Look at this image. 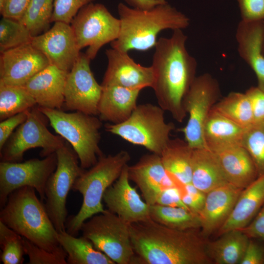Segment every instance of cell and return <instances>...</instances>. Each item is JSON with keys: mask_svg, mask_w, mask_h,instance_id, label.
<instances>
[{"mask_svg": "<svg viewBox=\"0 0 264 264\" xmlns=\"http://www.w3.org/2000/svg\"><path fill=\"white\" fill-rule=\"evenodd\" d=\"M6 0H0V13L2 11L5 3Z\"/></svg>", "mask_w": 264, "mask_h": 264, "instance_id": "obj_49", "label": "cell"}, {"mask_svg": "<svg viewBox=\"0 0 264 264\" xmlns=\"http://www.w3.org/2000/svg\"><path fill=\"white\" fill-rule=\"evenodd\" d=\"M57 158L55 153L42 159L32 158L23 162H0V207L5 204L9 195L24 186L34 188L40 199H45L47 181L55 170Z\"/></svg>", "mask_w": 264, "mask_h": 264, "instance_id": "obj_13", "label": "cell"}, {"mask_svg": "<svg viewBox=\"0 0 264 264\" xmlns=\"http://www.w3.org/2000/svg\"><path fill=\"white\" fill-rule=\"evenodd\" d=\"M140 90L117 86L103 87L98 106L99 118L113 124L124 122L136 107Z\"/></svg>", "mask_w": 264, "mask_h": 264, "instance_id": "obj_25", "label": "cell"}, {"mask_svg": "<svg viewBox=\"0 0 264 264\" xmlns=\"http://www.w3.org/2000/svg\"><path fill=\"white\" fill-rule=\"evenodd\" d=\"M211 151L216 156L228 182L237 188H245L258 176L252 159L242 145L228 146Z\"/></svg>", "mask_w": 264, "mask_h": 264, "instance_id": "obj_23", "label": "cell"}, {"mask_svg": "<svg viewBox=\"0 0 264 264\" xmlns=\"http://www.w3.org/2000/svg\"><path fill=\"white\" fill-rule=\"evenodd\" d=\"M130 159V154L125 150L113 155L103 154L93 166L85 170L78 177L72 190L82 194L83 202L77 214L66 220L67 233L77 236L86 220L105 211L102 204L104 193L118 179Z\"/></svg>", "mask_w": 264, "mask_h": 264, "instance_id": "obj_5", "label": "cell"}, {"mask_svg": "<svg viewBox=\"0 0 264 264\" xmlns=\"http://www.w3.org/2000/svg\"><path fill=\"white\" fill-rule=\"evenodd\" d=\"M249 238L242 230H232L222 233L213 241L206 242V253L216 264H240Z\"/></svg>", "mask_w": 264, "mask_h": 264, "instance_id": "obj_28", "label": "cell"}, {"mask_svg": "<svg viewBox=\"0 0 264 264\" xmlns=\"http://www.w3.org/2000/svg\"><path fill=\"white\" fill-rule=\"evenodd\" d=\"M242 145L251 156L258 176L264 174V121L255 122L245 129Z\"/></svg>", "mask_w": 264, "mask_h": 264, "instance_id": "obj_37", "label": "cell"}, {"mask_svg": "<svg viewBox=\"0 0 264 264\" xmlns=\"http://www.w3.org/2000/svg\"><path fill=\"white\" fill-rule=\"evenodd\" d=\"M80 50L88 47L85 54L94 59L101 47L116 40L120 22L101 3H90L82 7L70 23Z\"/></svg>", "mask_w": 264, "mask_h": 264, "instance_id": "obj_11", "label": "cell"}, {"mask_svg": "<svg viewBox=\"0 0 264 264\" xmlns=\"http://www.w3.org/2000/svg\"><path fill=\"white\" fill-rule=\"evenodd\" d=\"M164 111L160 106L150 103L137 105L126 121L117 124H107L105 130L160 155L175 129L173 123L166 122Z\"/></svg>", "mask_w": 264, "mask_h": 264, "instance_id": "obj_7", "label": "cell"}, {"mask_svg": "<svg viewBox=\"0 0 264 264\" xmlns=\"http://www.w3.org/2000/svg\"><path fill=\"white\" fill-rule=\"evenodd\" d=\"M264 205V174L243 189L228 218L217 231L219 236L248 225Z\"/></svg>", "mask_w": 264, "mask_h": 264, "instance_id": "obj_24", "label": "cell"}, {"mask_svg": "<svg viewBox=\"0 0 264 264\" xmlns=\"http://www.w3.org/2000/svg\"><path fill=\"white\" fill-rule=\"evenodd\" d=\"M263 21L239 23L236 33L241 58L256 74L258 87L264 91V54L263 52Z\"/></svg>", "mask_w": 264, "mask_h": 264, "instance_id": "obj_22", "label": "cell"}, {"mask_svg": "<svg viewBox=\"0 0 264 264\" xmlns=\"http://www.w3.org/2000/svg\"><path fill=\"white\" fill-rule=\"evenodd\" d=\"M150 217L165 226L179 230L200 229L198 214L181 207L154 204L150 206Z\"/></svg>", "mask_w": 264, "mask_h": 264, "instance_id": "obj_31", "label": "cell"}, {"mask_svg": "<svg viewBox=\"0 0 264 264\" xmlns=\"http://www.w3.org/2000/svg\"><path fill=\"white\" fill-rule=\"evenodd\" d=\"M242 190L228 183L206 193L204 204L198 214L200 233L204 237L217 231L224 224Z\"/></svg>", "mask_w": 264, "mask_h": 264, "instance_id": "obj_20", "label": "cell"}, {"mask_svg": "<svg viewBox=\"0 0 264 264\" xmlns=\"http://www.w3.org/2000/svg\"><path fill=\"white\" fill-rule=\"evenodd\" d=\"M193 149L185 140L170 139L160 155L167 172L184 184L191 183Z\"/></svg>", "mask_w": 264, "mask_h": 264, "instance_id": "obj_29", "label": "cell"}, {"mask_svg": "<svg viewBox=\"0 0 264 264\" xmlns=\"http://www.w3.org/2000/svg\"><path fill=\"white\" fill-rule=\"evenodd\" d=\"M218 81L206 73L196 76L184 96L182 104L189 118L186 125L178 130L193 149L207 148L203 136L204 127L209 113L220 100Z\"/></svg>", "mask_w": 264, "mask_h": 264, "instance_id": "obj_12", "label": "cell"}, {"mask_svg": "<svg viewBox=\"0 0 264 264\" xmlns=\"http://www.w3.org/2000/svg\"><path fill=\"white\" fill-rule=\"evenodd\" d=\"M49 64L45 55L27 44L0 53V82L23 86Z\"/></svg>", "mask_w": 264, "mask_h": 264, "instance_id": "obj_16", "label": "cell"}, {"mask_svg": "<svg viewBox=\"0 0 264 264\" xmlns=\"http://www.w3.org/2000/svg\"><path fill=\"white\" fill-rule=\"evenodd\" d=\"M68 72L49 65L23 86L39 107L61 110L64 105V89Z\"/></svg>", "mask_w": 264, "mask_h": 264, "instance_id": "obj_21", "label": "cell"}, {"mask_svg": "<svg viewBox=\"0 0 264 264\" xmlns=\"http://www.w3.org/2000/svg\"><path fill=\"white\" fill-rule=\"evenodd\" d=\"M36 102L24 86L0 82V120L30 110Z\"/></svg>", "mask_w": 264, "mask_h": 264, "instance_id": "obj_33", "label": "cell"}, {"mask_svg": "<svg viewBox=\"0 0 264 264\" xmlns=\"http://www.w3.org/2000/svg\"><path fill=\"white\" fill-rule=\"evenodd\" d=\"M245 93L251 105L254 123L264 121V91L258 87H252Z\"/></svg>", "mask_w": 264, "mask_h": 264, "instance_id": "obj_43", "label": "cell"}, {"mask_svg": "<svg viewBox=\"0 0 264 264\" xmlns=\"http://www.w3.org/2000/svg\"><path fill=\"white\" fill-rule=\"evenodd\" d=\"M187 36L181 29L170 38L161 37L154 46L151 66L154 76L152 88L158 106L181 123L187 113L183 100L196 77L197 63L188 52Z\"/></svg>", "mask_w": 264, "mask_h": 264, "instance_id": "obj_2", "label": "cell"}, {"mask_svg": "<svg viewBox=\"0 0 264 264\" xmlns=\"http://www.w3.org/2000/svg\"><path fill=\"white\" fill-rule=\"evenodd\" d=\"M39 108L56 132L71 145L83 169H88L103 155L99 146L102 126L99 118L79 111Z\"/></svg>", "mask_w": 264, "mask_h": 264, "instance_id": "obj_6", "label": "cell"}, {"mask_svg": "<svg viewBox=\"0 0 264 264\" xmlns=\"http://www.w3.org/2000/svg\"><path fill=\"white\" fill-rule=\"evenodd\" d=\"M240 230L249 238L264 242V205L251 222Z\"/></svg>", "mask_w": 264, "mask_h": 264, "instance_id": "obj_47", "label": "cell"}, {"mask_svg": "<svg viewBox=\"0 0 264 264\" xmlns=\"http://www.w3.org/2000/svg\"><path fill=\"white\" fill-rule=\"evenodd\" d=\"M245 129L211 109L204 127L206 147L213 151L221 147L242 145Z\"/></svg>", "mask_w": 264, "mask_h": 264, "instance_id": "obj_27", "label": "cell"}, {"mask_svg": "<svg viewBox=\"0 0 264 264\" xmlns=\"http://www.w3.org/2000/svg\"><path fill=\"white\" fill-rule=\"evenodd\" d=\"M117 10L120 33L110 45L111 48L124 52L148 50L155 46L161 31L183 30L190 24L188 17L168 2L148 9L133 8L120 2Z\"/></svg>", "mask_w": 264, "mask_h": 264, "instance_id": "obj_3", "label": "cell"}, {"mask_svg": "<svg viewBox=\"0 0 264 264\" xmlns=\"http://www.w3.org/2000/svg\"><path fill=\"white\" fill-rule=\"evenodd\" d=\"M242 20L264 21V0H237Z\"/></svg>", "mask_w": 264, "mask_h": 264, "instance_id": "obj_41", "label": "cell"}, {"mask_svg": "<svg viewBox=\"0 0 264 264\" xmlns=\"http://www.w3.org/2000/svg\"><path fill=\"white\" fill-rule=\"evenodd\" d=\"M36 190L24 186L8 196L0 221L35 245L49 251L61 249L58 232Z\"/></svg>", "mask_w": 264, "mask_h": 264, "instance_id": "obj_4", "label": "cell"}, {"mask_svg": "<svg viewBox=\"0 0 264 264\" xmlns=\"http://www.w3.org/2000/svg\"><path fill=\"white\" fill-rule=\"evenodd\" d=\"M49 121L37 105L30 109L25 121L20 125L0 150L1 161L20 162L28 150L42 148L40 155L46 157L63 146L61 136L52 134L47 129Z\"/></svg>", "mask_w": 264, "mask_h": 264, "instance_id": "obj_9", "label": "cell"}, {"mask_svg": "<svg viewBox=\"0 0 264 264\" xmlns=\"http://www.w3.org/2000/svg\"><path fill=\"white\" fill-rule=\"evenodd\" d=\"M90 60L80 52L67 73L64 89V105L70 110L97 115L103 87L95 80L90 67Z\"/></svg>", "mask_w": 264, "mask_h": 264, "instance_id": "obj_14", "label": "cell"}, {"mask_svg": "<svg viewBox=\"0 0 264 264\" xmlns=\"http://www.w3.org/2000/svg\"><path fill=\"white\" fill-rule=\"evenodd\" d=\"M214 153L207 148L194 149L191 183L205 193L228 183Z\"/></svg>", "mask_w": 264, "mask_h": 264, "instance_id": "obj_26", "label": "cell"}, {"mask_svg": "<svg viewBox=\"0 0 264 264\" xmlns=\"http://www.w3.org/2000/svg\"><path fill=\"white\" fill-rule=\"evenodd\" d=\"M132 264H210L206 242L198 229L171 228L150 218L129 224Z\"/></svg>", "mask_w": 264, "mask_h": 264, "instance_id": "obj_1", "label": "cell"}, {"mask_svg": "<svg viewBox=\"0 0 264 264\" xmlns=\"http://www.w3.org/2000/svg\"><path fill=\"white\" fill-rule=\"evenodd\" d=\"M95 0H54L52 22L70 24L79 11Z\"/></svg>", "mask_w": 264, "mask_h": 264, "instance_id": "obj_39", "label": "cell"}, {"mask_svg": "<svg viewBox=\"0 0 264 264\" xmlns=\"http://www.w3.org/2000/svg\"><path fill=\"white\" fill-rule=\"evenodd\" d=\"M82 236L94 247L115 264H132L135 253L130 236L129 223L108 209L86 220L81 228Z\"/></svg>", "mask_w": 264, "mask_h": 264, "instance_id": "obj_8", "label": "cell"}, {"mask_svg": "<svg viewBox=\"0 0 264 264\" xmlns=\"http://www.w3.org/2000/svg\"><path fill=\"white\" fill-rule=\"evenodd\" d=\"M23 238L0 221V260L3 264H22L25 254Z\"/></svg>", "mask_w": 264, "mask_h": 264, "instance_id": "obj_36", "label": "cell"}, {"mask_svg": "<svg viewBox=\"0 0 264 264\" xmlns=\"http://www.w3.org/2000/svg\"><path fill=\"white\" fill-rule=\"evenodd\" d=\"M174 180L179 190L183 202L190 210L198 214L204 204L206 194L192 183L184 184L176 179Z\"/></svg>", "mask_w": 264, "mask_h": 264, "instance_id": "obj_40", "label": "cell"}, {"mask_svg": "<svg viewBox=\"0 0 264 264\" xmlns=\"http://www.w3.org/2000/svg\"><path fill=\"white\" fill-rule=\"evenodd\" d=\"M212 109L245 129L254 123L251 105L245 93L231 92L219 100Z\"/></svg>", "mask_w": 264, "mask_h": 264, "instance_id": "obj_32", "label": "cell"}, {"mask_svg": "<svg viewBox=\"0 0 264 264\" xmlns=\"http://www.w3.org/2000/svg\"><path fill=\"white\" fill-rule=\"evenodd\" d=\"M33 36L19 21L2 17L0 21V52L31 43Z\"/></svg>", "mask_w": 264, "mask_h": 264, "instance_id": "obj_35", "label": "cell"}, {"mask_svg": "<svg viewBox=\"0 0 264 264\" xmlns=\"http://www.w3.org/2000/svg\"><path fill=\"white\" fill-rule=\"evenodd\" d=\"M264 264V245L258 239L249 238L243 256L240 264Z\"/></svg>", "mask_w": 264, "mask_h": 264, "instance_id": "obj_44", "label": "cell"}, {"mask_svg": "<svg viewBox=\"0 0 264 264\" xmlns=\"http://www.w3.org/2000/svg\"><path fill=\"white\" fill-rule=\"evenodd\" d=\"M31 0H6L0 13L2 17L20 21L26 11Z\"/></svg>", "mask_w": 264, "mask_h": 264, "instance_id": "obj_45", "label": "cell"}, {"mask_svg": "<svg viewBox=\"0 0 264 264\" xmlns=\"http://www.w3.org/2000/svg\"><path fill=\"white\" fill-rule=\"evenodd\" d=\"M29 110L8 117L0 123V151L13 133L14 130L26 119Z\"/></svg>", "mask_w": 264, "mask_h": 264, "instance_id": "obj_42", "label": "cell"}, {"mask_svg": "<svg viewBox=\"0 0 264 264\" xmlns=\"http://www.w3.org/2000/svg\"><path fill=\"white\" fill-rule=\"evenodd\" d=\"M60 245L67 254L68 264H115L103 252L96 249L91 242L82 236H72L66 230L58 232Z\"/></svg>", "mask_w": 264, "mask_h": 264, "instance_id": "obj_30", "label": "cell"}, {"mask_svg": "<svg viewBox=\"0 0 264 264\" xmlns=\"http://www.w3.org/2000/svg\"><path fill=\"white\" fill-rule=\"evenodd\" d=\"M155 204L171 207H181L189 210L183 202L179 190L177 186L170 187L162 191L159 195Z\"/></svg>", "mask_w": 264, "mask_h": 264, "instance_id": "obj_46", "label": "cell"}, {"mask_svg": "<svg viewBox=\"0 0 264 264\" xmlns=\"http://www.w3.org/2000/svg\"><path fill=\"white\" fill-rule=\"evenodd\" d=\"M57 164L48 178L45 190L44 206L58 232L66 230V198L76 180L85 170L78 157L66 142L55 152Z\"/></svg>", "mask_w": 264, "mask_h": 264, "instance_id": "obj_10", "label": "cell"}, {"mask_svg": "<svg viewBox=\"0 0 264 264\" xmlns=\"http://www.w3.org/2000/svg\"><path fill=\"white\" fill-rule=\"evenodd\" d=\"M31 43L45 55L50 65L67 72L80 54L70 24L64 22H54L51 28L33 37Z\"/></svg>", "mask_w": 264, "mask_h": 264, "instance_id": "obj_15", "label": "cell"}, {"mask_svg": "<svg viewBox=\"0 0 264 264\" xmlns=\"http://www.w3.org/2000/svg\"><path fill=\"white\" fill-rule=\"evenodd\" d=\"M128 175L130 180L136 184L144 200L150 205L156 203L162 191L176 186L165 169L160 155L154 153L144 155L135 164L128 165Z\"/></svg>", "mask_w": 264, "mask_h": 264, "instance_id": "obj_19", "label": "cell"}, {"mask_svg": "<svg viewBox=\"0 0 264 264\" xmlns=\"http://www.w3.org/2000/svg\"><path fill=\"white\" fill-rule=\"evenodd\" d=\"M263 52L264 54V21H263V44H262Z\"/></svg>", "mask_w": 264, "mask_h": 264, "instance_id": "obj_50", "label": "cell"}, {"mask_svg": "<svg viewBox=\"0 0 264 264\" xmlns=\"http://www.w3.org/2000/svg\"><path fill=\"white\" fill-rule=\"evenodd\" d=\"M54 0H31L19 21L30 31L33 37L49 29L53 12Z\"/></svg>", "mask_w": 264, "mask_h": 264, "instance_id": "obj_34", "label": "cell"}, {"mask_svg": "<svg viewBox=\"0 0 264 264\" xmlns=\"http://www.w3.org/2000/svg\"><path fill=\"white\" fill-rule=\"evenodd\" d=\"M25 254L28 256V264H67V254L62 247L56 251H49L41 248L23 238Z\"/></svg>", "mask_w": 264, "mask_h": 264, "instance_id": "obj_38", "label": "cell"}, {"mask_svg": "<svg viewBox=\"0 0 264 264\" xmlns=\"http://www.w3.org/2000/svg\"><path fill=\"white\" fill-rule=\"evenodd\" d=\"M108 65L101 85L117 86L132 89L152 88L154 76L153 68L136 63L128 52L114 48L105 52Z\"/></svg>", "mask_w": 264, "mask_h": 264, "instance_id": "obj_17", "label": "cell"}, {"mask_svg": "<svg viewBox=\"0 0 264 264\" xmlns=\"http://www.w3.org/2000/svg\"><path fill=\"white\" fill-rule=\"evenodd\" d=\"M129 6L135 8L148 9L167 2L166 0H123Z\"/></svg>", "mask_w": 264, "mask_h": 264, "instance_id": "obj_48", "label": "cell"}, {"mask_svg": "<svg viewBox=\"0 0 264 264\" xmlns=\"http://www.w3.org/2000/svg\"><path fill=\"white\" fill-rule=\"evenodd\" d=\"M129 181L127 164L118 179L106 191L103 200L108 210L130 224L150 218V205L141 198Z\"/></svg>", "mask_w": 264, "mask_h": 264, "instance_id": "obj_18", "label": "cell"}]
</instances>
